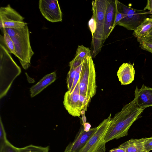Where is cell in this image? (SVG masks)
I'll return each instance as SVG.
<instances>
[{
  "instance_id": "1",
  "label": "cell",
  "mask_w": 152,
  "mask_h": 152,
  "mask_svg": "<svg viewBox=\"0 0 152 152\" xmlns=\"http://www.w3.org/2000/svg\"><path fill=\"white\" fill-rule=\"evenodd\" d=\"M144 110L139 107L134 99L124 106L111 119L105 138L106 142L127 136L130 127L141 117Z\"/></svg>"
},
{
  "instance_id": "2",
  "label": "cell",
  "mask_w": 152,
  "mask_h": 152,
  "mask_svg": "<svg viewBox=\"0 0 152 152\" xmlns=\"http://www.w3.org/2000/svg\"><path fill=\"white\" fill-rule=\"evenodd\" d=\"M96 76L92 57L91 56H88L83 63L79 80L80 100L86 110L96 93Z\"/></svg>"
},
{
  "instance_id": "3",
  "label": "cell",
  "mask_w": 152,
  "mask_h": 152,
  "mask_svg": "<svg viewBox=\"0 0 152 152\" xmlns=\"http://www.w3.org/2000/svg\"><path fill=\"white\" fill-rule=\"evenodd\" d=\"M3 28L13 42L16 57L18 58L23 68L27 69L30 66L31 59L34 54L30 44L27 25L18 29Z\"/></svg>"
},
{
  "instance_id": "4",
  "label": "cell",
  "mask_w": 152,
  "mask_h": 152,
  "mask_svg": "<svg viewBox=\"0 0 152 152\" xmlns=\"http://www.w3.org/2000/svg\"><path fill=\"white\" fill-rule=\"evenodd\" d=\"M0 98L6 95L13 81L21 72L10 53L0 44Z\"/></svg>"
},
{
  "instance_id": "5",
  "label": "cell",
  "mask_w": 152,
  "mask_h": 152,
  "mask_svg": "<svg viewBox=\"0 0 152 152\" xmlns=\"http://www.w3.org/2000/svg\"><path fill=\"white\" fill-rule=\"evenodd\" d=\"M108 0L92 1L93 15L95 18L96 28L91 42V53L94 58L100 52L105 42L104 39V20Z\"/></svg>"
},
{
  "instance_id": "6",
  "label": "cell",
  "mask_w": 152,
  "mask_h": 152,
  "mask_svg": "<svg viewBox=\"0 0 152 152\" xmlns=\"http://www.w3.org/2000/svg\"><path fill=\"white\" fill-rule=\"evenodd\" d=\"M109 116L103 121L96 127L95 132L88 140L85 145L78 152H105V136L110 126L111 117Z\"/></svg>"
},
{
  "instance_id": "7",
  "label": "cell",
  "mask_w": 152,
  "mask_h": 152,
  "mask_svg": "<svg viewBox=\"0 0 152 152\" xmlns=\"http://www.w3.org/2000/svg\"><path fill=\"white\" fill-rule=\"evenodd\" d=\"M118 10L124 14L125 17L121 20L118 25L129 30L134 31L147 18L145 10H138L128 7L117 0H115Z\"/></svg>"
},
{
  "instance_id": "8",
  "label": "cell",
  "mask_w": 152,
  "mask_h": 152,
  "mask_svg": "<svg viewBox=\"0 0 152 152\" xmlns=\"http://www.w3.org/2000/svg\"><path fill=\"white\" fill-rule=\"evenodd\" d=\"M24 18L8 4L0 8V28L15 29L22 28L27 25Z\"/></svg>"
},
{
  "instance_id": "9",
  "label": "cell",
  "mask_w": 152,
  "mask_h": 152,
  "mask_svg": "<svg viewBox=\"0 0 152 152\" xmlns=\"http://www.w3.org/2000/svg\"><path fill=\"white\" fill-rule=\"evenodd\" d=\"M39 10L43 16L48 21L54 23L62 21V12L57 0H40Z\"/></svg>"
},
{
  "instance_id": "10",
  "label": "cell",
  "mask_w": 152,
  "mask_h": 152,
  "mask_svg": "<svg viewBox=\"0 0 152 152\" xmlns=\"http://www.w3.org/2000/svg\"><path fill=\"white\" fill-rule=\"evenodd\" d=\"M79 82L71 93L68 91L65 94L63 104L69 113L74 117H80L83 110L80 100Z\"/></svg>"
},
{
  "instance_id": "11",
  "label": "cell",
  "mask_w": 152,
  "mask_h": 152,
  "mask_svg": "<svg viewBox=\"0 0 152 152\" xmlns=\"http://www.w3.org/2000/svg\"><path fill=\"white\" fill-rule=\"evenodd\" d=\"M96 127L91 128L88 132L84 131L83 123L73 141L69 143L64 152H78L85 145L95 132Z\"/></svg>"
},
{
  "instance_id": "12",
  "label": "cell",
  "mask_w": 152,
  "mask_h": 152,
  "mask_svg": "<svg viewBox=\"0 0 152 152\" xmlns=\"http://www.w3.org/2000/svg\"><path fill=\"white\" fill-rule=\"evenodd\" d=\"M137 106L142 109L152 106V88L143 85L140 88L136 87L134 99Z\"/></svg>"
},
{
  "instance_id": "13",
  "label": "cell",
  "mask_w": 152,
  "mask_h": 152,
  "mask_svg": "<svg viewBox=\"0 0 152 152\" xmlns=\"http://www.w3.org/2000/svg\"><path fill=\"white\" fill-rule=\"evenodd\" d=\"M116 6L115 0H108L104 20V39L105 41L112 31L115 19Z\"/></svg>"
},
{
  "instance_id": "14",
  "label": "cell",
  "mask_w": 152,
  "mask_h": 152,
  "mask_svg": "<svg viewBox=\"0 0 152 152\" xmlns=\"http://www.w3.org/2000/svg\"><path fill=\"white\" fill-rule=\"evenodd\" d=\"M135 70L133 64L124 63L119 67L117 75L122 85L131 84L134 80Z\"/></svg>"
},
{
  "instance_id": "15",
  "label": "cell",
  "mask_w": 152,
  "mask_h": 152,
  "mask_svg": "<svg viewBox=\"0 0 152 152\" xmlns=\"http://www.w3.org/2000/svg\"><path fill=\"white\" fill-rule=\"evenodd\" d=\"M56 77L55 72L45 76L36 84L30 88L31 97H33L37 95L53 83L56 80Z\"/></svg>"
},
{
  "instance_id": "16",
  "label": "cell",
  "mask_w": 152,
  "mask_h": 152,
  "mask_svg": "<svg viewBox=\"0 0 152 152\" xmlns=\"http://www.w3.org/2000/svg\"><path fill=\"white\" fill-rule=\"evenodd\" d=\"M145 139H131L122 143L118 147L124 149L125 152H147L144 144Z\"/></svg>"
},
{
  "instance_id": "17",
  "label": "cell",
  "mask_w": 152,
  "mask_h": 152,
  "mask_svg": "<svg viewBox=\"0 0 152 152\" xmlns=\"http://www.w3.org/2000/svg\"><path fill=\"white\" fill-rule=\"evenodd\" d=\"M152 27V18L147 17L134 31L133 34L139 42L143 37L147 35Z\"/></svg>"
},
{
  "instance_id": "18",
  "label": "cell",
  "mask_w": 152,
  "mask_h": 152,
  "mask_svg": "<svg viewBox=\"0 0 152 152\" xmlns=\"http://www.w3.org/2000/svg\"><path fill=\"white\" fill-rule=\"evenodd\" d=\"M2 31L3 36L0 35V44L4 46L10 53L16 56L13 42L11 37L7 33L4 28L1 29Z\"/></svg>"
},
{
  "instance_id": "19",
  "label": "cell",
  "mask_w": 152,
  "mask_h": 152,
  "mask_svg": "<svg viewBox=\"0 0 152 152\" xmlns=\"http://www.w3.org/2000/svg\"><path fill=\"white\" fill-rule=\"evenodd\" d=\"M20 152H49L48 146L43 147L30 145L26 146L19 148Z\"/></svg>"
},
{
  "instance_id": "20",
  "label": "cell",
  "mask_w": 152,
  "mask_h": 152,
  "mask_svg": "<svg viewBox=\"0 0 152 152\" xmlns=\"http://www.w3.org/2000/svg\"><path fill=\"white\" fill-rule=\"evenodd\" d=\"M90 56H91V51L88 48L82 45L78 46L75 57L83 60Z\"/></svg>"
},
{
  "instance_id": "21",
  "label": "cell",
  "mask_w": 152,
  "mask_h": 152,
  "mask_svg": "<svg viewBox=\"0 0 152 152\" xmlns=\"http://www.w3.org/2000/svg\"><path fill=\"white\" fill-rule=\"evenodd\" d=\"M7 140L6 132L1 120L0 119V150H1L7 143Z\"/></svg>"
},
{
  "instance_id": "22",
  "label": "cell",
  "mask_w": 152,
  "mask_h": 152,
  "mask_svg": "<svg viewBox=\"0 0 152 152\" xmlns=\"http://www.w3.org/2000/svg\"><path fill=\"white\" fill-rule=\"evenodd\" d=\"M75 74V70L73 68H70L66 79L68 91L71 93L73 86Z\"/></svg>"
},
{
  "instance_id": "23",
  "label": "cell",
  "mask_w": 152,
  "mask_h": 152,
  "mask_svg": "<svg viewBox=\"0 0 152 152\" xmlns=\"http://www.w3.org/2000/svg\"><path fill=\"white\" fill-rule=\"evenodd\" d=\"M0 152H20L19 148L12 144L9 141L3 148L0 150Z\"/></svg>"
},
{
  "instance_id": "24",
  "label": "cell",
  "mask_w": 152,
  "mask_h": 152,
  "mask_svg": "<svg viewBox=\"0 0 152 152\" xmlns=\"http://www.w3.org/2000/svg\"><path fill=\"white\" fill-rule=\"evenodd\" d=\"M88 25L91 33L92 37H93L95 32L96 28L95 19L93 15H92L91 18L88 21Z\"/></svg>"
},
{
  "instance_id": "25",
  "label": "cell",
  "mask_w": 152,
  "mask_h": 152,
  "mask_svg": "<svg viewBox=\"0 0 152 152\" xmlns=\"http://www.w3.org/2000/svg\"><path fill=\"white\" fill-rule=\"evenodd\" d=\"M115 6V15L113 23V30L114 28L116 26L118 25V23L121 20L124 18L125 16V14L120 12L118 10L116 4Z\"/></svg>"
},
{
  "instance_id": "26",
  "label": "cell",
  "mask_w": 152,
  "mask_h": 152,
  "mask_svg": "<svg viewBox=\"0 0 152 152\" xmlns=\"http://www.w3.org/2000/svg\"><path fill=\"white\" fill-rule=\"evenodd\" d=\"M139 43L140 47L142 49L152 54V42L141 41Z\"/></svg>"
},
{
  "instance_id": "27",
  "label": "cell",
  "mask_w": 152,
  "mask_h": 152,
  "mask_svg": "<svg viewBox=\"0 0 152 152\" xmlns=\"http://www.w3.org/2000/svg\"><path fill=\"white\" fill-rule=\"evenodd\" d=\"M144 144L146 151L149 152L152 150V136L148 138L146 137Z\"/></svg>"
},
{
  "instance_id": "28",
  "label": "cell",
  "mask_w": 152,
  "mask_h": 152,
  "mask_svg": "<svg viewBox=\"0 0 152 152\" xmlns=\"http://www.w3.org/2000/svg\"><path fill=\"white\" fill-rule=\"evenodd\" d=\"M84 60L75 57L73 60L69 63L70 68H75L77 66L81 64Z\"/></svg>"
},
{
  "instance_id": "29",
  "label": "cell",
  "mask_w": 152,
  "mask_h": 152,
  "mask_svg": "<svg viewBox=\"0 0 152 152\" xmlns=\"http://www.w3.org/2000/svg\"><path fill=\"white\" fill-rule=\"evenodd\" d=\"M147 9L149 10V11L148 12H146V14H152V0H148L144 10H145Z\"/></svg>"
},
{
  "instance_id": "30",
  "label": "cell",
  "mask_w": 152,
  "mask_h": 152,
  "mask_svg": "<svg viewBox=\"0 0 152 152\" xmlns=\"http://www.w3.org/2000/svg\"><path fill=\"white\" fill-rule=\"evenodd\" d=\"M109 152H125V150L124 148L118 147L110 150Z\"/></svg>"
},
{
  "instance_id": "31",
  "label": "cell",
  "mask_w": 152,
  "mask_h": 152,
  "mask_svg": "<svg viewBox=\"0 0 152 152\" xmlns=\"http://www.w3.org/2000/svg\"><path fill=\"white\" fill-rule=\"evenodd\" d=\"M84 127V131L88 132L90 129L91 125L88 123H85L83 124Z\"/></svg>"
},
{
  "instance_id": "32",
  "label": "cell",
  "mask_w": 152,
  "mask_h": 152,
  "mask_svg": "<svg viewBox=\"0 0 152 152\" xmlns=\"http://www.w3.org/2000/svg\"><path fill=\"white\" fill-rule=\"evenodd\" d=\"M141 41L152 42V37L150 36L145 37L142 38L140 42Z\"/></svg>"
},
{
  "instance_id": "33",
  "label": "cell",
  "mask_w": 152,
  "mask_h": 152,
  "mask_svg": "<svg viewBox=\"0 0 152 152\" xmlns=\"http://www.w3.org/2000/svg\"><path fill=\"white\" fill-rule=\"evenodd\" d=\"M146 36H150V37H152V27L151 29L150 30L147 35ZM146 36H145V37H146Z\"/></svg>"
},
{
  "instance_id": "34",
  "label": "cell",
  "mask_w": 152,
  "mask_h": 152,
  "mask_svg": "<svg viewBox=\"0 0 152 152\" xmlns=\"http://www.w3.org/2000/svg\"><path fill=\"white\" fill-rule=\"evenodd\" d=\"M81 103L83 105V104H82L81 102ZM84 110V111H85L84 110Z\"/></svg>"
},
{
  "instance_id": "35",
  "label": "cell",
  "mask_w": 152,
  "mask_h": 152,
  "mask_svg": "<svg viewBox=\"0 0 152 152\" xmlns=\"http://www.w3.org/2000/svg\"></svg>"
}]
</instances>
